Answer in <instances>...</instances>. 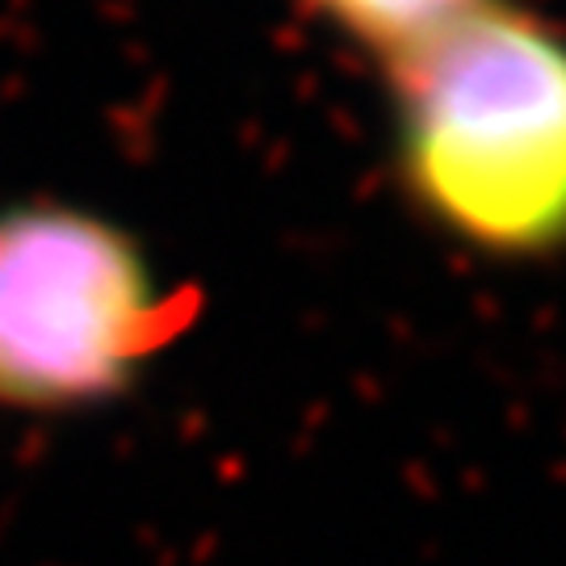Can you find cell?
Segmentation results:
<instances>
[{
  "label": "cell",
  "instance_id": "obj_1",
  "mask_svg": "<svg viewBox=\"0 0 566 566\" xmlns=\"http://www.w3.org/2000/svg\"><path fill=\"white\" fill-rule=\"evenodd\" d=\"M386 72L390 172L420 223L495 264L566 256V30L483 0Z\"/></svg>",
  "mask_w": 566,
  "mask_h": 566
},
{
  "label": "cell",
  "instance_id": "obj_2",
  "mask_svg": "<svg viewBox=\"0 0 566 566\" xmlns=\"http://www.w3.org/2000/svg\"><path fill=\"white\" fill-rule=\"evenodd\" d=\"M202 315L114 214L63 198L0 206V411L67 420L130 399Z\"/></svg>",
  "mask_w": 566,
  "mask_h": 566
},
{
  "label": "cell",
  "instance_id": "obj_3",
  "mask_svg": "<svg viewBox=\"0 0 566 566\" xmlns=\"http://www.w3.org/2000/svg\"><path fill=\"white\" fill-rule=\"evenodd\" d=\"M336 39L378 63L399 60L483 0H303Z\"/></svg>",
  "mask_w": 566,
  "mask_h": 566
}]
</instances>
